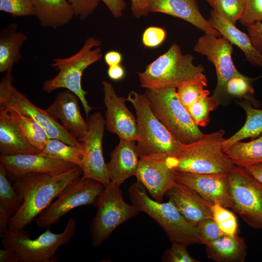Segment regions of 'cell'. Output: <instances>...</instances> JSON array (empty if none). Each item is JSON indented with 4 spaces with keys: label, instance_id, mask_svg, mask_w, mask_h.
Wrapping results in <instances>:
<instances>
[{
    "label": "cell",
    "instance_id": "24",
    "mask_svg": "<svg viewBox=\"0 0 262 262\" xmlns=\"http://www.w3.org/2000/svg\"><path fill=\"white\" fill-rule=\"evenodd\" d=\"M211 26L244 53L246 59L252 65L262 68V55L253 45L248 35L240 31L235 25L228 21L213 10L208 20Z\"/></svg>",
    "mask_w": 262,
    "mask_h": 262
},
{
    "label": "cell",
    "instance_id": "47",
    "mask_svg": "<svg viewBox=\"0 0 262 262\" xmlns=\"http://www.w3.org/2000/svg\"><path fill=\"white\" fill-rule=\"evenodd\" d=\"M0 262H19V259L16 250L7 247L0 249Z\"/></svg>",
    "mask_w": 262,
    "mask_h": 262
},
{
    "label": "cell",
    "instance_id": "43",
    "mask_svg": "<svg viewBox=\"0 0 262 262\" xmlns=\"http://www.w3.org/2000/svg\"><path fill=\"white\" fill-rule=\"evenodd\" d=\"M72 6L75 16L82 20L90 16L98 6L100 0H67Z\"/></svg>",
    "mask_w": 262,
    "mask_h": 262
},
{
    "label": "cell",
    "instance_id": "8",
    "mask_svg": "<svg viewBox=\"0 0 262 262\" xmlns=\"http://www.w3.org/2000/svg\"><path fill=\"white\" fill-rule=\"evenodd\" d=\"M146 89L144 95L153 113L181 143H194L204 135L180 102L176 88Z\"/></svg>",
    "mask_w": 262,
    "mask_h": 262
},
{
    "label": "cell",
    "instance_id": "31",
    "mask_svg": "<svg viewBox=\"0 0 262 262\" xmlns=\"http://www.w3.org/2000/svg\"><path fill=\"white\" fill-rule=\"evenodd\" d=\"M262 78V75L250 78L240 73L233 76L225 85L224 93L226 98L244 99L250 101L254 107H260L261 103L254 97L252 83Z\"/></svg>",
    "mask_w": 262,
    "mask_h": 262
},
{
    "label": "cell",
    "instance_id": "52",
    "mask_svg": "<svg viewBox=\"0 0 262 262\" xmlns=\"http://www.w3.org/2000/svg\"><path fill=\"white\" fill-rule=\"evenodd\" d=\"M208 3L213 7L214 2L215 0H206Z\"/></svg>",
    "mask_w": 262,
    "mask_h": 262
},
{
    "label": "cell",
    "instance_id": "20",
    "mask_svg": "<svg viewBox=\"0 0 262 262\" xmlns=\"http://www.w3.org/2000/svg\"><path fill=\"white\" fill-rule=\"evenodd\" d=\"M184 219L196 227L201 220L213 217V204L191 188L176 181L166 194Z\"/></svg>",
    "mask_w": 262,
    "mask_h": 262
},
{
    "label": "cell",
    "instance_id": "12",
    "mask_svg": "<svg viewBox=\"0 0 262 262\" xmlns=\"http://www.w3.org/2000/svg\"><path fill=\"white\" fill-rule=\"evenodd\" d=\"M104 188L101 183L92 179L80 178L67 187L35 218L37 225L47 229L59 221L71 210L81 206H96Z\"/></svg>",
    "mask_w": 262,
    "mask_h": 262
},
{
    "label": "cell",
    "instance_id": "3",
    "mask_svg": "<svg viewBox=\"0 0 262 262\" xmlns=\"http://www.w3.org/2000/svg\"><path fill=\"white\" fill-rule=\"evenodd\" d=\"M136 115V140L139 157L164 158L176 155L183 146L158 119L144 94L131 91L126 98Z\"/></svg>",
    "mask_w": 262,
    "mask_h": 262
},
{
    "label": "cell",
    "instance_id": "6",
    "mask_svg": "<svg viewBox=\"0 0 262 262\" xmlns=\"http://www.w3.org/2000/svg\"><path fill=\"white\" fill-rule=\"evenodd\" d=\"M194 59L192 55L183 54L179 46L173 44L164 54L147 65L144 71L137 73L140 85L150 89L177 88L204 71L202 65L194 64Z\"/></svg>",
    "mask_w": 262,
    "mask_h": 262
},
{
    "label": "cell",
    "instance_id": "34",
    "mask_svg": "<svg viewBox=\"0 0 262 262\" xmlns=\"http://www.w3.org/2000/svg\"><path fill=\"white\" fill-rule=\"evenodd\" d=\"M22 203L23 199L11 185L4 169L0 165V206L11 216L17 212Z\"/></svg>",
    "mask_w": 262,
    "mask_h": 262
},
{
    "label": "cell",
    "instance_id": "23",
    "mask_svg": "<svg viewBox=\"0 0 262 262\" xmlns=\"http://www.w3.org/2000/svg\"><path fill=\"white\" fill-rule=\"evenodd\" d=\"M0 154H38L42 151L33 145L16 120L5 110H0Z\"/></svg>",
    "mask_w": 262,
    "mask_h": 262
},
{
    "label": "cell",
    "instance_id": "22",
    "mask_svg": "<svg viewBox=\"0 0 262 262\" xmlns=\"http://www.w3.org/2000/svg\"><path fill=\"white\" fill-rule=\"evenodd\" d=\"M139 161L136 141L119 139L106 163L111 181L120 185L129 177L135 176Z\"/></svg>",
    "mask_w": 262,
    "mask_h": 262
},
{
    "label": "cell",
    "instance_id": "42",
    "mask_svg": "<svg viewBox=\"0 0 262 262\" xmlns=\"http://www.w3.org/2000/svg\"><path fill=\"white\" fill-rule=\"evenodd\" d=\"M166 32L161 27L150 26L147 28L142 35L143 44L147 48H155L165 40Z\"/></svg>",
    "mask_w": 262,
    "mask_h": 262
},
{
    "label": "cell",
    "instance_id": "41",
    "mask_svg": "<svg viewBox=\"0 0 262 262\" xmlns=\"http://www.w3.org/2000/svg\"><path fill=\"white\" fill-rule=\"evenodd\" d=\"M187 246L182 244L172 243L171 247L164 253L162 260L165 262H198L188 253Z\"/></svg>",
    "mask_w": 262,
    "mask_h": 262
},
{
    "label": "cell",
    "instance_id": "10",
    "mask_svg": "<svg viewBox=\"0 0 262 262\" xmlns=\"http://www.w3.org/2000/svg\"><path fill=\"white\" fill-rule=\"evenodd\" d=\"M12 73H5L0 82V110H12L40 124L50 138L59 139L72 146L82 144L47 111L33 103L13 85Z\"/></svg>",
    "mask_w": 262,
    "mask_h": 262
},
{
    "label": "cell",
    "instance_id": "25",
    "mask_svg": "<svg viewBox=\"0 0 262 262\" xmlns=\"http://www.w3.org/2000/svg\"><path fill=\"white\" fill-rule=\"evenodd\" d=\"M41 26L57 29L69 24L75 16L67 0H32Z\"/></svg>",
    "mask_w": 262,
    "mask_h": 262
},
{
    "label": "cell",
    "instance_id": "7",
    "mask_svg": "<svg viewBox=\"0 0 262 262\" xmlns=\"http://www.w3.org/2000/svg\"><path fill=\"white\" fill-rule=\"evenodd\" d=\"M76 233V221L73 218L67 221L60 233L52 232L49 227L35 239H31L27 230L15 231L8 229L0 232L4 247L17 252L20 262H56L59 248L68 243Z\"/></svg>",
    "mask_w": 262,
    "mask_h": 262
},
{
    "label": "cell",
    "instance_id": "36",
    "mask_svg": "<svg viewBox=\"0 0 262 262\" xmlns=\"http://www.w3.org/2000/svg\"><path fill=\"white\" fill-rule=\"evenodd\" d=\"M245 0H215L213 10L223 18L235 25L242 17Z\"/></svg>",
    "mask_w": 262,
    "mask_h": 262
},
{
    "label": "cell",
    "instance_id": "51",
    "mask_svg": "<svg viewBox=\"0 0 262 262\" xmlns=\"http://www.w3.org/2000/svg\"><path fill=\"white\" fill-rule=\"evenodd\" d=\"M11 216L5 210L0 206V232L8 229V225Z\"/></svg>",
    "mask_w": 262,
    "mask_h": 262
},
{
    "label": "cell",
    "instance_id": "48",
    "mask_svg": "<svg viewBox=\"0 0 262 262\" xmlns=\"http://www.w3.org/2000/svg\"><path fill=\"white\" fill-rule=\"evenodd\" d=\"M108 75L111 80L119 81L124 77L125 71L120 64L110 66L108 69Z\"/></svg>",
    "mask_w": 262,
    "mask_h": 262
},
{
    "label": "cell",
    "instance_id": "35",
    "mask_svg": "<svg viewBox=\"0 0 262 262\" xmlns=\"http://www.w3.org/2000/svg\"><path fill=\"white\" fill-rule=\"evenodd\" d=\"M220 105L213 96L204 95L191 104L187 110L192 119L198 126L205 127L210 121L211 112Z\"/></svg>",
    "mask_w": 262,
    "mask_h": 262
},
{
    "label": "cell",
    "instance_id": "21",
    "mask_svg": "<svg viewBox=\"0 0 262 262\" xmlns=\"http://www.w3.org/2000/svg\"><path fill=\"white\" fill-rule=\"evenodd\" d=\"M148 12L161 13L182 19L204 33L221 36L202 15L196 0H147Z\"/></svg>",
    "mask_w": 262,
    "mask_h": 262
},
{
    "label": "cell",
    "instance_id": "26",
    "mask_svg": "<svg viewBox=\"0 0 262 262\" xmlns=\"http://www.w3.org/2000/svg\"><path fill=\"white\" fill-rule=\"evenodd\" d=\"M16 23H12L0 31V73H12L15 64L21 58L20 49L28 36L18 31Z\"/></svg>",
    "mask_w": 262,
    "mask_h": 262
},
{
    "label": "cell",
    "instance_id": "38",
    "mask_svg": "<svg viewBox=\"0 0 262 262\" xmlns=\"http://www.w3.org/2000/svg\"><path fill=\"white\" fill-rule=\"evenodd\" d=\"M199 244L208 245L225 234L213 217L200 221L196 226Z\"/></svg>",
    "mask_w": 262,
    "mask_h": 262
},
{
    "label": "cell",
    "instance_id": "9",
    "mask_svg": "<svg viewBox=\"0 0 262 262\" xmlns=\"http://www.w3.org/2000/svg\"><path fill=\"white\" fill-rule=\"evenodd\" d=\"M120 186L111 181L98 198L96 206L98 211L90 229L94 246L100 245L117 227L140 212L135 206L125 201Z\"/></svg>",
    "mask_w": 262,
    "mask_h": 262
},
{
    "label": "cell",
    "instance_id": "33",
    "mask_svg": "<svg viewBox=\"0 0 262 262\" xmlns=\"http://www.w3.org/2000/svg\"><path fill=\"white\" fill-rule=\"evenodd\" d=\"M207 85V78L203 73H201L194 78L183 82L177 88L179 98L186 110L200 97L210 94V91L204 89Z\"/></svg>",
    "mask_w": 262,
    "mask_h": 262
},
{
    "label": "cell",
    "instance_id": "45",
    "mask_svg": "<svg viewBox=\"0 0 262 262\" xmlns=\"http://www.w3.org/2000/svg\"><path fill=\"white\" fill-rule=\"evenodd\" d=\"M102 1L107 7L115 17L122 16L126 7L125 0H100Z\"/></svg>",
    "mask_w": 262,
    "mask_h": 262
},
{
    "label": "cell",
    "instance_id": "15",
    "mask_svg": "<svg viewBox=\"0 0 262 262\" xmlns=\"http://www.w3.org/2000/svg\"><path fill=\"white\" fill-rule=\"evenodd\" d=\"M0 165L4 169L10 181L14 182L31 174L59 175L77 166L73 163L59 160L43 153L38 154H0Z\"/></svg>",
    "mask_w": 262,
    "mask_h": 262
},
{
    "label": "cell",
    "instance_id": "19",
    "mask_svg": "<svg viewBox=\"0 0 262 262\" xmlns=\"http://www.w3.org/2000/svg\"><path fill=\"white\" fill-rule=\"evenodd\" d=\"M135 176L154 200L159 202L176 181V171L161 161L146 157H140Z\"/></svg>",
    "mask_w": 262,
    "mask_h": 262
},
{
    "label": "cell",
    "instance_id": "13",
    "mask_svg": "<svg viewBox=\"0 0 262 262\" xmlns=\"http://www.w3.org/2000/svg\"><path fill=\"white\" fill-rule=\"evenodd\" d=\"M194 49L206 56L214 66L217 84L212 96L221 104L226 98L224 88L227 82L240 73L232 61V44L224 36L205 33L198 39Z\"/></svg>",
    "mask_w": 262,
    "mask_h": 262
},
{
    "label": "cell",
    "instance_id": "18",
    "mask_svg": "<svg viewBox=\"0 0 262 262\" xmlns=\"http://www.w3.org/2000/svg\"><path fill=\"white\" fill-rule=\"evenodd\" d=\"M80 99L73 92L66 89L59 92L47 111L80 142L86 136L89 124L82 116Z\"/></svg>",
    "mask_w": 262,
    "mask_h": 262
},
{
    "label": "cell",
    "instance_id": "27",
    "mask_svg": "<svg viewBox=\"0 0 262 262\" xmlns=\"http://www.w3.org/2000/svg\"><path fill=\"white\" fill-rule=\"evenodd\" d=\"M207 257L216 262H244L247 247L244 237L225 234L205 245Z\"/></svg>",
    "mask_w": 262,
    "mask_h": 262
},
{
    "label": "cell",
    "instance_id": "30",
    "mask_svg": "<svg viewBox=\"0 0 262 262\" xmlns=\"http://www.w3.org/2000/svg\"><path fill=\"white\" fill-rule=\"evenodd\" d=\"M79 146H72L59 139L50 138L42 152L45 155L80 166L83 165L84 149L82 142Z\"/></svg>",
    "mask_w": 262,
    "mask_h": 262
},
{
    "label": "cell",
    "instance_id": "46",
    "mask_svg": "<svg viewBox=\"0 0 262 262\" xmlns=\"http://www.w3.org/2000/svg\"><path fill=\"white\" fill-rule=\"evenodd\" d=\"M131 10L136 18H140L149 13L147 9V0H131Z\"/></svg>",
    "mask_w": 262,
    "mask_h": 262
},
{
    "label": "cell",
    "instance_id": "4",
    "mask_svg": "<svg viewBox=\"0 0 262 262\" xmlns=\"http://www.w3.org/2000/svg\"><path fill=\"white\" fill-rule=\"evenodd\" d=\"M101 44L99 40L89 37L81 49L73 55L66 58H54L51 66L58 72L53 78L44 82V91L50 93L60 88L69 90L79 98L88 116L89 112L94 108L88 104L86 100L87 93L82 86V77L88 67L101 59Z\"/></svg>",
    "mask_w": 262,
    "mask_h": 262
},
{
    "label": "cell",
    "instance_id": "44",
    "mask_svg": "<svg viewBox=\"0 0 262 262\" xmlns=\"http://www.w3.org/2000/svg\"><path fill=\"white\" fill-rule=\"evenodd\" d=\"M247 29L253 45L262 55V22L257 21L247 27Z\"/></svg>",
    "mask_w": 262,
    "mask_h": 262
},
{
    "label": "cell",
    "instance_id": "32",
    "mask_svg": "<svg viewBox=\"0 0 262 262\" xmlns=\"http://www.w3.org/2000/svg\"><path fill=\"white\" fill-rule=\"evenodd\" d=\"M6 110L16 120L27 139L35 147L42 151L50 139L45 130L33 119L12 110Z\"/></svg>",
    "mask_w": 262,
    "mask_h": 262
},
{
    "label": "cell",
    "instance_id": "14",
    "mask_svg": "<svg viewBox=\"0 0 262 262\" xmlns=\"http://www.w3.org/2000/svg\"><path fill=\"white\" fill-rule=\"evenodd\" d=\"M89 129L82 142L84 157L82 178L96 180L104 186L111 182L102 151L105 120L101 113L96 112L88 118Z\"/></svg>",
    "mask_w": 262,
    "mask_h": 262
},
{
    "label": "cell",
    "instance_id": "40",
    "mask_svg": "<svg viewBox=\"0 0 262 262\" xmlns=\"http://www.w3.org/2000/svg\"><path fill=\"white\" fill-rule=\"evenodd\" d=\"M239 21L246 27L262 22V0H245L244 11Z\"/></svg>",
    "mask_w": 262,
    "mask_h": 262
},
{
    "label": "cell",
    "instance_id": "16",
    "mask_svg": "<svg viewBox=\"0 0 262 262\" xmlns=\"http://www.w3.org/2000/svg\"><path fill=\"white\" fill-rule=\"evenodd\" d=\"M103 102L105 112V127L119 139L136 140L137 124L136 118L125 104L124 97H119L112 84L106 81L102 82Z\"/></svg>",
    "mask_w": 262,
    "mask_h": 262
},
{
    "label": "cell",
    "instance_id": "49",
    "mask_svg": "<svg viewBox=\"0 0 262 262\" xmlns=\"http://www.w3.org/2000/svg\"><path fill=\"white\" fill-rule=\"evenodd\" d=\"M122 60L120 52L116 51H110L104 55V60L108 66L119 65Z\"/></svg>",
    "mask_w": 262,
    "mask_h": 262
},
{
    "label": "cell",
    "instance_id": "11",
    "mask_svg": "<svg viewBox=\"0 0 262 262\" xmlns=\"http://www.w3.org/2000/svg\"><path fill=\"white\" fill-rule=\"evenodd\" d=\"M229 176L231 209L253 229H262V183L245 168L236 165Z\"/></svg>",
    "mask_w": 262,
    "mask_h": 262
},
{
    "label": "cell",
    "instance_id": "50",
    "mask_svg": "<svg viewBox=\"0 0 262 262\" xmlns=\"http://www.w3.org/2000/svg\"><path fill=\"white\" fill-rule=\"evenodd\" d=\"M245 168L262 183V163L250 165Z\"/></svg>",
    "mask_w": 262,
    "mask_h": 262
},
{
    "label": "cell",
    "instance_id": "37",
    "mask_svg": "<svg viewBox=\"0 0 262 262\" xmlns=\"http://www.w3.org/2000/svg\"><path fill=\"white\" fill-rule=\"evenodd\" d=\"M212 212L213 218L225 234L234 235L237 234L238 223L232 212L218 203L213 204Z\"/></svg>",
    "mask_w": 262,
    "mask_h": 262
},
{
    "label": "cell",
    "instance_id": "29",
    "mask_svg": "<svg viewBox=\"0 0 262 262\" xmlns=\"http://www.w3.org/2000/svg\"><path fill=\"white\" fill-rule=\"evenodd\" d=\"M225 153L238 166L245 168L262 163V133L250 142L234 143Z\"/></svg>",
    "mask_w": 262,
    "mask_h": 262
},
{
    "label": "cell",
    "instance_id": "1",
    "mask_svg": "<svg viewBox=\"0 0 262 262\" xmlns=\"http://www.w3.org/2000/svg\"><path fill=\"white\" fill-rule=\"evenodd\" d=\"M82 175V168L77 165L59 175L31 174L15 181L13 187L23 199V203L10 218L8 229L15 231L24 229Z\"/></svg>",
    "mask_w": 262,
    "mask_h": 262
},
{
    "label": "cell",
    "instance_id": "28",
    "mask_svg": "<svg viewBox=\"0 0 262 262\" xmlns=\"http://www.w3.org/2000/svg\"><path fill=\"white\" fill-rule=\"evenodd\" d=\"M236 103L245 111L246 119L241 129L225 139L223 144L224 152L234 143L247 138L255 139L262 133V110L254 107L247 100L237 101Z\"/></svg>",
    "mask_w": 262,
    "mask_h": 262
},
{
    "label": "cell",
    "instance_id": "39",
    "mask_svg": "<svg viewBox=\"0 0 262 262\" xmlns=\"http://www.w3.org/2000/svg\"><path fill=\"white\" fill-rule=\"evenodd\" d=\"M0 11L14 17L35 16L32 0H0Z\"/></svg>",
    "mask_w": 262,
    "mask_h": 262
},
{
    "label": "cell",
    "instance_id": "17",
    "mask_svg": "<svg viewBox=\"0 0 262 262\" xmlns=\"http://www.w3.org/2000/svg\"><path fill=\"white\" fill-rule=\"evenodd\" d=\"M176 181L198 193L212 204L231 209L229 173L200 174L176 171Z\"/></svg>",
    "mask_w": 262,
    "mask_h": 262
},
{
    "label": "cell",
    "instance_id": "5",
    "mask_svg": "<svg viewBox=\"0 0 262 262\" xmlns=\"http://www.w3.org/2000/svg\"><path fill=\"white\" fill-rule=\"evenodd\" d=\"M132 204L155 220L165 231L171 243L188 246L199 243L196 228L188 223L171 200L163 203L150 198L138 180L128 189Z\"/></svg>",
    "mask_w": 262,
    "mask_h": 262
},
{
    "label": "cell",
    "instance_id": "2",
    "mask_svg": "<svg viewBox=\"0 0 262 262\" xmlns=\"http://www.w3.org/2000/svg\"><path fill=\"white\" fill-rule=\"evenodd\" d=\"M225 131L205 134L198 141L184 145L176 155L164 158H151L162 162L177 172L200 174L229 173L235 166L223 150Z\"/></svg>",
    "mask_w": 262,
    "mask_h": 262
}]
</instances>
